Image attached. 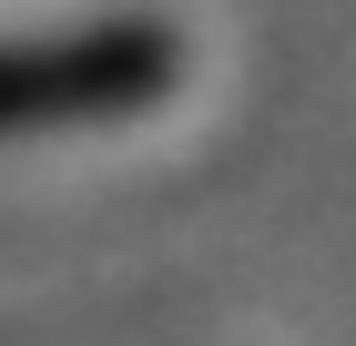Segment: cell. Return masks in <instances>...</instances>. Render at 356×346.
Here are the masks:
<instances>
[{"label":"cell","mask_w":356,"mask_h":346,"mask_svg":"<svg viewBox=\"0 0 356 346\" xmlns=\"http://www.w3.org/2000/svg\"><path fill=\"white\" fill-rule=\"evenodd\" d=\"M184 81V41L163 21H102L51 31V41H0V143L10 133H72V123H122Z\"/></svg>","instance_id":"cell-1"}]
</instances>
